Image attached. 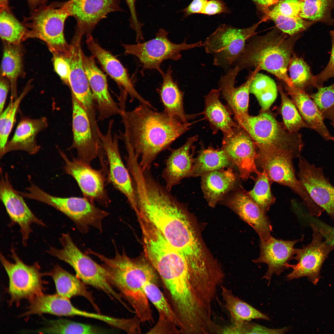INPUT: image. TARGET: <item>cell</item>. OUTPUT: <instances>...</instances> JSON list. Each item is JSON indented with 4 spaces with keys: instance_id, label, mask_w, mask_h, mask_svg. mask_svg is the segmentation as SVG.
Returning <instances> with one entry per match:
<instances>
[{
    "instance_id": "obj_1",
    "label": "cell",
    "mask_w": 334,
    "mask_h": 334,
    "mask_svg": "<svg viewBox=\"0 0 334 334\" xmlns=\"http://www.w3.org/2000/svg\"><path fill=\"white\" fill-rule=\"evenodd\" d=\"M146 259L158 274L163 293L178 321L186 323L208 313L220 283L199 273L161 234L149 239L143 246Z\"/></svg>"
},
{
    "instance_id": "obj_2",
    "label": "cell",
    "mask_w": 334,
    "mask_h": 334,
    "mask_svg": "<svg viewBox=\"0 0 334 334\" xmlns=\"http://www.w3.org/2000/svg\"><path fill=\"white\" fill-rule=\"evenodd\" d=\"M137 199L135 211L157 228L168 243L190 264L198 263L205 252L184 207L152 175L144 172L134 180Z\"/></svg>"
},
{
    "instance_id": "obj_3",
    "label": "cell",
    "mask_w": 334,
    "mask_h": 334,
    "mask_svg": "<svg viewBox=\"0 0 334 334\" xmlns=\"http://www.w3.org/2000/svg\"><path fill=\"white\" fill-rule=\"evenodd\" d=\"M120 107L125 132L120 133L119 138L130 146L143 170H150L158 155L169 149L193 124L183 123L145 104L140 103L131 111L126 110L125 104Z\"/></svg>"
},
{
    "instance_id": "obj_4",
    "label": "cell",
    "mask_w": 334,
    "mask_h": 334,
    "mask_svg": "<svg viewBox=\"0 0 334 334\" xmlns=\"http://www.w3.org/2000/svg\"><path fill=\"white\" fill-rule=\"evenodd\" d=\"M298 37V35H289L276 28L264 35L253 36L247 40L233 66L238 67L240 71L252 68L266 71L286 85L293 86L287 71Z\"/></svg>"
},
{
    "instance_id": "obj_5",
    "label": "cell",
    "mask_w": 334,
    "mask_h": 334,
    "mask_svg": "<svg viewBox=\"0 0 334 334\" xmlns=\"http://www.w3.org/2000/svg\"><path fill=\"white\" fill-rule=\"evenodd\" d=\"M115 255L112 258L88 249L86 253L95 255L102 262L110 284L132 307L142 323H153L152 310L144 290L143 279L147 260H136L128 257L124 250L118 251L115 244Z\"/></svg>"
},
{
    "instance_id": "obj_6",
    "label": "cell",
    "mask_w": 334,
    "mask_h": 334,
    "mask_svg": "<svg viewBox=\"0 0 334 334\" xmlns=\"http://www.w3.org/2000/svg\"><path fill=\"white\" fill-rule=\"evenodd\" d=\"M249 134L258 151L299 158L304 144L298 132L290 133L267 111L256 116L249 115L239 125Z\"/></svg>"
},
{
    "instance_id": "obj_7",
    "label": "cell",
    "mask_w": 334,
    "mask_h": 334,
    "mask_svg": "<svg viewBox=\"0 0 334 334\" xmlns=\"http://www.w3.org/2000/svg\"><path fill=\"white\" fill-rule=\"evenodd\" d=\"M62 247L50 246L47 252L70 265L76 276L86 285L104 293L111 299L125 305L121 295L109 282L104 267L81 251L73 242L68 233H62L59 238Z\"/></svg>"
},
{
    "instance_id": "obj_8",
    "label": "cell",
    "mask_w": 334,
    "mask_h": 334,
    "mask_svg": "<svg viewBox=\"0 0 334 334\" xmlns=\"http://www.w3.org/2000/svg\"><path fill=\"white\" fill-rule=\"evenodd\" d=\"M68 16L63 2H54L32 11L29 17L24 18L23 24L28 28V37L44 41L54 55L67 57L71 54V45L65 39L63 30Z\"/></svg>"
},
{
    "instance_id": "obj_9",
    "label": "cell",
    "mask_w": 334,
    "mask_h": 334,
    "mask_svg": "<svg viewBox=\"0 0 334 334\" xmlns=\"http://www.w3.org/2000/svg\"><path fill=\"white\" fill-rule=\"evenodd\" d=\"M11 252L13 263L8 260L1 252L0 260L9 279L8 287L5 289L10 296L8 303L10 306L15 304L18 307L22 299L29 302L44 293L46 290L44 285L48 282L43 280L42 278L48 276V272H41L37 262L31 265L24 263L12 246Z\"/></svg>"
},
{
    "instance_id": "obj_10",
    "label": "cell",
    "mask_w": 334,
    "mask_h": 334,
    "mask_svg": "<svg viewBox=\"0 0 334 334\" xmlns=\"http://www.w3.org/2000/svg\"><path fill=\"white\" fill-rule=\"evenodd\" d=\"M259 23L244 28L220 25L203 42L205 52L213 55V65L226 71L233 66Z\"/></svg>"
},
{
    "instance_id": "obj_11",
    "label": "cell",
    "mask_w": 334,
    "mask_h": 334,
    "mask_svg": "<svg viewBox=\"0 0 334 334\" xmlns=\"http://www.w3.org/2000/svg\"><path fill=\"white\" fill-rule=\"evenodd\" d=\"M168 34L165 30L161 28L151 40L135 44H123L125 53L138 58L142 64V71L155 69L161 74L163 71L161 65L163 61L168 59L177 61L181 58L182 51L203 46V42L201 41L187 44L185 39L180 44L173 43L168 38Z\"/></svg>"
},
{
    "instance_id": "obj_12",
    "label": "cell",
    "mask_w": 334,
    "mask_h": 334,
    "mask_svg": "<svg viewBox=\"0 0 334 334\" xmlns=\"http://www.w3.org/2000/svg\"><path fill=\"white\" fill-rule=\"evenodd\" d=\"M33 198L63 213L74 222L83 233H87L91 226L102 232V221L109 215L108 212L96 207L84 197H56L40 188L35 191Z\"/></svg>"
},
{
    "instance_id": "obj_13",
    "label": "cell",
    "mask_w": 334,
    "mask_h": 334,
    "mask_svg": "<svg viewBox=\"0 0 334 334\" xmlns=\"http://www.w3.org/2000/svg\"><path fill=\"white\" fill-rule=\"evenodd\" d=\"M292 158L285 154L258 151L255 160L260 167L273 183L288 186L298 195L304 205L312 216H319L323 209L312 199L296 176Z\"/></svg>"
},
{
    "instance_id": "obj_14",
    "label": "cell",
    "mask_w": 334,
    "mask_h": 334,
    "mask_svg": "<svg viewBox=\"0 0 334 334\" xmlns=\"http://www.w3.org/2000/svg\"><path fill=\"white\" fill-rule=\"evenodd\" d=\"M71 101L73 140L68 149L76 150L77 159L88 165H90L94 159L98 158L102 169L107 170L108 164L105 161V152L102 143L94 135L87 113L72 93Z\"/></svg>"
},
{
    "instance_id": "obj_15",
    "label": "cell",
    "mask_w": 334,
    "mask_h": 334,
    "mask_svg": "<svg viewBox=\"0 0 334 334\" xmlns=\"http://www.w3.org/2000/svg\"><path fill=\"white\" fill-rule=\"evenodd\" d=\"M312 230L311 242L301 248H295L293 259L296 264H288L292 268L287 276L289 280L307 277L314 285L317 284L321 277L320 273L323 265L329 254L334 250V245L328 243L313 223L310 224Z\"/></svg>"
},
{
    "instance_id": "obj_16",
    "label": "cell",
    "mask_w": 334,
    "mask_h": 334,
    "mask_svg": "<svg viewBox=\"0 0 334 334\" xmlns=\"http://www.w3.org/2000/svg\"><path fill=\"white\" fill-rule=\"evenodd\" d=\"M114 121H109L108 130L105 134L100 130L98 135L105 152L107 160V179L127 198L135 211L137 207V199L133 181L129 171L120 155L118 144V136H112V130Z\"/></svg>"
},
{
    "instance_id": "obj_17",
    "label": "cell",
    "mask_w": 334,
    "mask_h": 334,
    "mask_svg": "<svg viewBox=\"0 0 334 334\" xmlns=\"http://www.w3.org/2000/svg\"><path fill=\"white\" fill-rule=\"evenodd\" d=\"M59 151L65 163V172L76 182L84 197L92 203L107 207L110 200L105 189L107 174L103 170L94 169L77 158L71 160L61 150Z\"/></svg>"
},
{
    "instance_id": "obj_18",
    "label": "cell",
    "mask_w": 334,
    "mask_h": 334,
    "mask_svg": "<svg viewBox=\"0 0 334 334\" xmlns=\"http://www.w3.org/2000/svg\"><path fill=\"white\" fill-rule=\"evenodd\" d=\"M0 173V199L10 218V225L16 224L19 226L22 243L26 247L32 232V225L35 224L44 227L45 225L30 209L19 192L14 188L7 173L4 175L1 169Z\"/></svg>"
},
{
    "instance_id": "obj_19",
    "label": "cell",
    "mask_w": 334,
    "mask_h": 334,
    "mask_svg": "<svg viewBox=\"0 0 334 334\" xmlns=\"http://www.w3.org/2000/svg\"><path fill=\"white\" fill-rule=\"evenodd\" d=\"M221 148L237 166L242 180H247L251 173L257 175L261 173L255 163L257 148L249 134L240 126L234 128L231 134L223 135Z\"/></svg>"
},
{
    "instance_id": "obj_20",
    "label": "cell",
    "mask_w": 334,
    "mask_h": 334,
    "mask_svg": "<svg viewBox=\"0 0 334 334\" xmlns=\"http://www.w3.org/2000/svg\"><path fill=\"white\" fill-rule=\"evenodd\" d=\"M119 3V0H69L63 2L69 16L76 21L74 36L81 38L91 34L98 23L108 14L121 11Z\"/></svg>"
},
{
    "instance_id": "obj_21",
    "label": "cell",
    "mask_w": 334,
    "mask_h": 334,
    "mask_svg": "<svg viewBox=\"0 0 334 334\" xmlns=\"http://www.w3.org/2000/svg\"><path fill=\"white\" fill-rule=\"evenodd\" d=\"M81 41L79 39H73L71 55L63 57L70 66L69 83L71 92L86 111L92 126H95L97 124V111L83 65Z\"/></svg>"
},
{
    "instance_id": "obj_22",
    "label": "cell",
    "mask_w": 334,
    "mask_h": 334,
    "mask_svg": "<svg viewBox=\"0 0 334 334\" xmlns=\"http://www.w3.org/2000/svg\"><path fill=\"white\" fill-rule=\"evenodd\" d=\"M298 180L313 201L334 220V186L326 178L323 169L299 158Z\"/></svg>"
},
{
    "instance_id": "obj_23",
    "label": "cell",
    "mask_w": 334,
    "mask_h": 334,
    "mask_svg": "<svg viewBox=\"0 0 334 334\" xmlns=\"http://www.w3.org/2000/svg\"><path fill=\"white\" fill-rule=\"evenodd\" d=\"M259 71L255 69L250 72L245 82L235 87V79L240 71L237 67L233 66L220 77L218 82L221 94L238 124L249 115L250 87L254 76Z\"/></svg>"
},
{
    "instance_id": "obj_24",
    "label": "cell",
    "mask_w": 334,
    "mask_h": 334,
    "mask_svg": "<svg viewBox=\"0 0 334 334\" xmlns=\"http://www.w3.org/2000/svg\"><path fill=\"white\" fill-rule=\"evenodd\" d=\"M226 201L242 220L253 228L260 240L266 241L272 236V226L266 212L241 185L227 197Z\"/></svg>"
},
{
    "instance_id": "obj_25",
    "label": "cell",
    "mask_w": 334,
    "mask_h": 334,
    "mask_svg": "<svg viewBox=\"0 0 334 334\" xmlns=\"http://www.w3.org/2000/svg\"><path fill=\"white\" fill-rule=\"evenodd\" d=\"M94 58L86 56L82 51V62L97 109V121H102L120 115L121 110L111 96L106 76L96 65Z\"/></svg>"
},
{
    "instance_id": "obj_26",
    "label": "cell",
    "mask_w": 334,
    "mask_h": 334,
    "mask_svg": "<svg viewBox=\"0 0 334 334\" xmlns=\"http://www.w3.org/2000/svg\"><path fill=\"white\" fill-rule=\"evenodd\" d=\"M299 241H285L272 236L266 241L260 240L259 256L253 261L268 265V271L262 277L268 281V285L272 274L280 275L284 270L289 269L288 265L295 255L294 246Z\"/></svg>"
},
{
    "instance_id": "obj_27",
    "label": "cell",
    "mask_w": 334,
    "mask_h": 334,
    "mask_svg": "<svg viewBox=\"0 0 334 334\" xmlns=\"http://www.w3.org/2000/svg\"><path fill=\"white\" fill-rule=\"evenodd\" d=\"M86 43L92 56L97 59L105 71L129 94L131 101L136 99L140 103L152 106L150 102L143 98L136 90L126 70L115 57L102 48L91 34L87 35Z\"/></svg>"
},
{
    "instance_id": "obj_28",
    "label": "cell",
    "mask_w": 334,
    "mask_h": 334,
    "mask_svg": "<svg viewBox=\"0 0 334 334\" xmlns=\"http://www.w3.org/2000/svg\"><path fill=\"white\" fill-rule=\"evenodd\" d=\"M198 139L197 135L192 136L181 147L169 149L170 153L166 160L162 174L165 183V186L168 191H170L182 179L191 176L195 159L193 158L195 148L191 152L190 151Z\"/></svg>"
},
{
    "instance_id": "obj_29",
    "label": "cell",
    "mask_w": 334,
    "mask_h": 334,
    "mask_svg": "<svg viewBox=\"0 0 334 334\" xmlns=\"http://www.w3.org/2000/svg\"><path fill=\"white\" fill-rule=\"evenodd\" d=\"M48 125L45 117L36 119L23 117L18 123L13 136L8 141L3 156L6 153L14 151H24L31 155L37 153L40 146L37 143L36 136Z\"/></svg>"
},
{
    "instance_id": "obj_30",
    "label": "cell",
    "mask_w": 334,
    "mask_h": 334,
    "mask_svg": "<svg viewBox=\"0 0 334 334\" xmlns=\"http://www.w3.org/2000/svg\"><path fill=\"white\" fill-rule=\"evenodd\" d=\"M285 88L308 128L314 130L325 140L334 142V137L324 122L323 114L310 95L305 91L293 86L289 87L286 85Z\"/></svg>"
},
{
    "instance_id": "obj_31",
    "label": "cell",
    "mask_w": 334,
    "mask_h": 334,
    "mask_svg": "<svg viewBox=\"0 0 334 334\" xmlns=\"http://www.w3.org/2000/svg\"><path fill=\"white\" fill-rule=\"evenodd\" d=\"M172 70L169 66L166 72L161 74L162 82L160 88L156 89L161 101L164 106L163 111L170 117L179 118L183 123L195 116L185 112L183 105L184 92L179 88L177 82L173 78Z\"/></svg>"
},
{
    "instance_id": "obj_32",
    "label": "cell",
    "mask_w": 334,
    "mask_h": 334,
    "mask_svg": "<svg viewBox=\"0 0 334 334\" xmlns=\"http://www.w3.org/2000/svg\"><path fill=\"white\" fill-rule=\"evenodd\" d=\"M219 88L212 89L205 96L204 108L201 114L208 122L213 134L220 131L223 135H230L233 128L239 125L232 119L228 107L221 102Z\"/></svg>"
},
{
    "instance_id": "obj_33",
    "label": "cell",
    "mask_w": 334,
    "mask_h": 334,
    "mask_svg": "<svg viewBox=\"0 0 334 334\" xmlns=\"http://www.w3.org/2000/svg\"><path fill=\"white\" fill-rule=\"evenodd\" d=\"M201 188L209 205L214 207L232 190L237 182L232 168L216 170L202 176Z\"/></svg>"
},
{
    "instance_id": "obj_34",
    "label": "cell",
    "mask_w": 334,
    "mask_h": 334,
    "mask_svg": "<svg viewBox=\"0 0 334 334\" xmlns=\"http://www.w3.org/2000/svg\"><path fill=\"white\" fill-rule=\"evenodd\" d=\"M48 276L53 280L55 285L56 293L64 298L70 299L76 296H82L87 299L97 313L100 309L95 302L91 292L76 275L70 273L59 264L54 265L48 272Z\"/></svg>"
},
{
    "instance_id": "obj_35",
    "label": "cell",
    "mask_w": 334,
    "mask_h": 334,
    "mask_svg": "<svg viewBox=\"0 0 334 334\" xmlns=\"http://www.w3.org/2000/svg\"><path fill=\"white\" fill-rule=\"evenodd\" d=\"M221 287L224 307L230 315L232 323L238 324L254 319L270 320L267 315L236 297L231 289L222 285Z\"/></svg>"
},
{
    "instance_id": "obj_36",
    "label": "cell",
    "mask_w": 334,
    "mask_h": 334,
    "mask_svg": "<svg viewBox=\"0 0 334 334\" xmlns=\"http://www.w3.org/2000/svg\"><path fill=\"white\" fill-rule=\"evenodd\" d=\"M232 161L221 148L215 149L209 147L201 150L195 159L191 176H202L213 171L225 168H232Z\"/></svg>"
},
{
    "instance_id": "obj_37",
    "label": "cell",
    "mask_w": 334,
    "mask_h": 334,
    "mask_svg": "<svg viewBox=\"0 0 334 334\" xmlns=\"http://www.w3.org/2000/svg\"><path fill=\"white\" fill-rule=\"evenodd\" d=\"M19 45L6 42L1 64L2 75L10 82V99L13 100L18 97L17 81L22 70V53Z\"/></svg>"
},
{
    "instance_id": "obj_38",
    "label": "cell",
    "mask_w": 334,
    "mask_h": 334,
    "mask_svg": "<svg viewBox=\"0 0 334 334\" xmlns=\"http://www.w3.org/2000/svg\"><path fill=\"white\" fill-rule=\"evenodd\" d=\"M300 17L327 25L334 24V18L332 16L334 0H300Z\"/></svg>"
},
{
    "instance_id": "obj_39",
    "label": "cell",
    "mask_w": 334,
    "mask_h": 334,
    "mask_svg": "<svg viewBox=\"0 0 334 334\" xmlns=\"http://www.w3.org/2000/svg\"><path fill=\"white\" fill-rule=\"evenodd\" d=\"M278 92L273 79L258 72L254 76L250 87V93L255 96L263 111L269 109L276 99Z\"/></svg>"
},
{
    "instance_id": "obj_40",
    "label": "cell",
    "mask_w": 334,
    "mask_h": 334,
    "mask_svg": "<svg viewBox=\"0 0 334 334\" xmlns=\"http://www.w3.org/2000/svg\"><path fill=\"white\" fill-rule=\"evenodd\" d=\"M44 327L33 331L44 334H103L107 331L93 326L66 319L49 320Z\"/></svg>"
},
{
    "instance_id": "obj_41",
    "label": "cell",
    "mask_w": 334,
    "mask_h": 334,
    "mask_svg": "<svg viewBox=\"0 0 334 334\" xmlns=\"http://www.w3.org/2000/svg\"><path fill=\"white\" fill-rule=\"evenodd\" d=\"M0 36L6 42L19 45L28 37V29L11 12L10 9L0 11Z\"/></svg>"
},
{
    "instance_id": "obj_42",
    "label": "cell",
    "mask_w": 334,
    "mask_h": 334,
    "mask_svg": "<svg viewBox=\"0 0 334 334\" xmlns=\"http://www.w3.org/2000/svg\"><path fill=\"white\" fill-rule=\"evenodd\" d=\"M159 281L147 279L144 281L143 287L149 301L154 305L159 315H162L175 323L178 327V321L163 292L159 287Z\"/></svg>"
},
{
    "instance_id": "obj_43",
    "label": "cell",
    "mask_w": 334,
    "mask_h": 334,
    "mask_svg": "<svg viewBox=\"0 0 334 334\" xmlns=\"http://www.w3.org/2000/svg\"><path fill=\"white\" fill-rule=\"evenodd\" d=\"M277 88L281 99V114L286 129L290 133H295L302 128H308L296 106L284 92L280 84H278Z\"/></svg>"
},
{
    "instance_id": "obj_44",
    "label": "cell",
    "mask_w": 334,
    "mask_h": 334,
    "mask_svg": "<svg viewBox=\"0 0 334 334\" xmlns=\"http://www.w3.org/2000/svg\"><path fill=\"white\" fill-rule=\"evenodd\" d=\"M256 175L255 178L252 176L250 177L254 181L255 185L248 193L253 200L266 212L276 201L271 190L272 182L263 171Z\"/></svg>"
},
{
    "instance_id": "obj_45",
    "label": "cell",
    "mask_w": 334,
    "mask_h": 334,
    "mask_svg": "<svg viewBox=\"0 0 334 334\" xmlns=\"http://www.w3.org/2000/svg\"><path fill=\"white\" fill-rule=\"evenodd\" d=\"M264 12L265 15L263 20L271 19L279 29L290 36L298 35L316 23L305 19L300 17H292L283 15L276 13L269 9Z\"/></svg>"
},
{
    "instance_id": "obj_46",
    "label": "cell",
    "mask_w": 334,
    "mask_h": 334,
    "mask_svg": "<svg viewBox=\"0 0 334 334\" xmlns=\"http://www.w3.org/2000/svg\"><path fill=\"white\" fill-rule=\"evenodd\" d=\"M288 71L293 86L304 91L311 85L314 86V76L309 66L302 58L294 54L290 60Z\"/></svg>"
},
{
    "instance_id": "obj_47",
    "label": "cell",
    "mask_w": 334,
    "mask_h": 334,
    "mask_svg": "<svg viewBox=\"0 0 334 334\" xmlns=\"http://www.w3.org/2000/svg\"><path fill=\"white\" fill-rule=\"evenodd\" d=\"M289 327L280 329H271L255 323L245 322L233 325L232 331L233 334H283L287 332Z\"/></svg>"
},
{
    "instance_id": "obj_48",
    "label": "cell",
    "mask_w": 334,
    "mask_h": 334,
    "mask_svg": "<svg viewBox=\"0 0 334 334\" xmlns=\"http://www.w3.org/2000/svg\"><path fill=\"white\" fill-rule=\"evenodd\" d=\"M310 97L322 113L334 105V84L318 89Z\"/></svg>"
},
{
    "instance_id": "obj_49",
    "label": "cell",
    "mask_w": 334,
    "mask_h": 334,
    "mask_svg": "<svg viewBox=\"0 0 334 334\" xmlns=\"http://www.w3.org/2000/svg\"><path fill=\"white\" fill-rule=\"evenodd\" d=\"M30 84H27L20 96L15 100V105L14 109L6 124L3 134L0 137V156L3 157L5 147L8 142V139L15 121L16 113L19 105L24 97L30 90Z\"/></svg>"
},
{
    "instance_id": "obj_50",
    "label": "cell",
    "mask_w": 334,
    "mask_h": 334,
    "mask_svg": "<svg viewBox=\"0 0 334 334\" xmlns=\"http://www.w3.org/2000/svg\"><path fill=\"white\" fill-rule=\"evenodd\" d=\"M275 5L271 10L276 13L287 16L300 17V0H281Z\"/></svg>"
},
{
    "instance_id": "obj_51",
    "label": "cell",
    "mask_w": 334,
    "mask_h": 334,
    "mask_svg": "<svg viewBox=\"0 0 334 334\" xmlns=\"http://www.w3.org/2000/svg\"><path fill=\"white\" fill-rule=\"evenodd\" d=\"M146 334H181L177 325L173 321L162 315H159L158 321L154 326Z\"/></svg>"
},
{
    "instance_id": "obj_52",
    "label": "cell",
    "mask_w": 334,
    "mask_h": 334,
    "mask_svg": "<svg viewBox=\"0 0 334 334\" xmlns=\"http://www.w3.org/2000/svg\"><path fill=\"white\" fill-rule=\"evenodd\" d=\"M330 33L332 40L331 55L330 60L325 68L319 74L314 76V87L318 89L323 87L325 81L334 76V30L330 31Z\"/></svg>"
},
{
    "instance_id": "obj_53",
    "label": "cell",
    "mask_w": 334,
    "mask_h": 334,
    "mask_svg": "<svg viewBox=\"0 0 334 334\" xmlns=\"http://www.w3.org/2000/svg\"><path fill=\"white\" fill-rule=\"evenodd\" d=\"M54 65L55 71L62 80L70 87L71 68L68 63L60 55L54 54Z\"/></svg>"
},
{
    "instance_id": "obj_54",
    "label": "cell",
    "mask_w": 334,
    "mask_h": 334,
    "mask_svg": "<svg viewBox=\"0 0 334 334\" xmlns=\"http://www.w3.org/2000/svg\"><path fill=\"white\" fill-rule=\"evenodd\" d=\"M229 12V9L223 1L210 0L208 1L201 14L210 15Z\"/></svg>"
},
{
    "instance_id": "obj_55",
    "label": "cell",
    "mask_w": 334,
    "mask_h": 334,
    "mask_svg": "<svg viewBox=\"0 0 334 334\" xmlns=\"http://www.w3.org/2000/svg\"><path fill=\"white\" fill-rule=\"evenodd\" d=\"M129 8L130 13V26L135 32L136 37L140 38L143 36L142 28L143 24L139 21L137 16L135 6L136 0H125Z\"/></svg>"
},
{
    "instance_id": "obj_56",
    "label": "cell",
    "mask_w": 334,
    "mask_h": 334,
    "mask_svg": "<svg viewBox=\"0 0 334 334\" xmlns=\"http://www.w3.org/2000/svg\"><path fill=\"white\" fill-rule=\"evenodd\" d=\"M313 223L316 226L324 239L329 243L334 245V227L316 219L313 218Z\"/></svg>"
},
{
    "instance_id": "obj_57",
    "label": "cell",
    "mask_w": 334,
    "mask_h": 334,
    "mask_svg": "<svg viewBox=\"0 0 334 334\" xmlns=\"http://www.w3.org/2000/svg\"><path fill=\"white\" fill-rule=\"evenodd\" d=\"M208 0H193L190 4L183 10L186 16L195 14H201Z\"/></svg>"
},
{
    "instance_id": "obj_58",
    "label": "cell",
    "mask_w": 334,
    "mask_h": 334,
    "mask_svg": "<svg viewBox=\"0 0 334 334\" xmlns=\"http://www.w3.org/2000/svg\"><path fill=\"white\" fill-rule=\"evenodd\" d=\"M15 105V100L10 99L6 108L0 113V137L3 134L6 122L13 111Z\"/></svg>"
},
{
    "instance_id": "obj_59",
    "label": "cell",
    "mask_w": 334,
    "mask_h": 334,
    "mask_svg": "<svg viewBox=\"0 0 334 334\" xmlns=\"http://www.w3.org/2000/svg\"><path fill=\"white\" fill-rule=\"evenodd\" d=\"M11 88L10 84L8 79L1 76L0 81V113L3 110L8 93Z\"/></svg>"
},
{
    "instance_id": "obj_60",
    "label": "cell",
    "mask_w": 334,
    "mask_h": 334,
    "mask_svg": "<svg viewBox=\"0 0 334 334\" xmlns=\"http://www.w3.org/2000/svg\"><path fill=\"white\" fill-rule=\"evenodd\" d=\"M259 6L264 12L269 9L270 6L275 5L279 0H252Z\"/></svg>"
},
{
    "instance_id": "obj_61",
    "label": "cell",
    "mask_w": 334,
    "mask_h": 334,
    "mask_svg": "<svg viewBox=\"0 0 334 334\" xmlns=\"http://www.w3.org/2000/svg\"><path fill=\"white\" fill-rule=\"evenodd\" d=\"M323 115L324 119L327 118L331 121V124L334 127V105L324 112Z\"/></svg>"
},
{
    "instance_id": "obj_62",
    "label": "cell",
    "mask_w": 334,
    "mask_h": 334,
    "mask_svg": "<svg viewBox=\"0 0 334 334\" xmlns=\"http://www.w3.org/2000/svg\"><path fill=\"white\" fill-rule=\"evenodd\" d=\"M47 0H28L30 7L33 10L45 4Z\"/></svg>"
},
{
    "instance_id": "obj_63",
    "label": "cell",
    "mask_w": 334,
    "mask_h": 334,
    "mask_svg": "<svg viewBox=\"0 0 334 334\" xmlns=\"http://www.w3.org/2000/svg\"><path fill=\"white\" fill-rule=\"evenodd\" d=\"M9 0H0V11L10 9L8 4Z\"/></svg>"
},
{
    "instance_id": "obj_64",
    "label": "cell",
    "mask_w": 334,
    "mask_h": 334,
    "mask_svg": "<svg viewBox=\"0 0 334 334\" xmlns=\"http://www.w3.org/2000/svg\"></svg>"
}]
</instances>
